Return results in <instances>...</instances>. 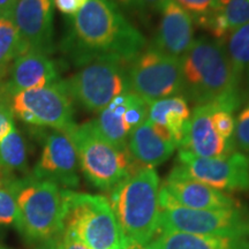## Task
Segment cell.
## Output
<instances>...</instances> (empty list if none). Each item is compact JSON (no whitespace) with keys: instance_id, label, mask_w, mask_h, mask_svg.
<instances>
[{"instance_id":"obj_13","label":"cell","mask_w":249,"mask_h":249,"mask_svg":"<svg viewBox=\"0 0 249 249\" xmlns=\"http://www.w3.org/2000/svg\"><path fill=\"white\" fill-rule=\"evenodd\" d=\"M149 104L132 91L117 96L92 120L96 129L118 149H128L129 134L148 119Z\"/></svg>"},{"instance_id":"obj_19","label":"cell","mask_w":249,"mask_h":249,"mask_svg":"<svg viewBox=\"0 0 249 249\" xmlns=\"http://www.w3.org/2000/svg\"><path fill=\"white\" fill-rule=\"evenodd\" d=\"M192 112L181 95L155 101L149 104L148 119L160 135L181 148L191 123Z\"/></svg>"},{"instance_id":"obj_4","label":"cell","mask_w":249,"mask_h":249,"mask_svg":"<svg viewBox=\"0 0 249 249\" xmlns=\"http://www.w3.org/2000/svg\"><path fill=\"white\" fill-rule=\"evenodd\" d=\"M66 189L53 182L21 179L17 198L18 230L31 241L48 242L65 230Z\"/></svg>"},{"instance_id":"obj_10","label":"cell","mask_w":249,"mask_h":249,"mask_svg":"<svg viewBox=\"0 0 249 249\" xmlns=\"http://www.w3.org/2000/svg\"><path fill=\"white\" fill-rule=\"evenodd\" d=\"M12 111L24 123L50 127L70 135L76 127L71 97L60 81L44 88L17 93L12 97Z\"/></svg>"},{"instance_id":"obj_15","label":"cell","mask_w":249,"mask_h":249,"mask_svg":"<svg viewBox=\"0 0 249 249\" xmlns=\"http://www.w3.org/2000/svg\"><path fill=\"white\" fill-rule=\"evenodd\" d=\"M160 194L188 209L213 210L238 207L234 198L194 179L180 164L176 165L165 179Z\"/></svg>"},{"instance_id":"obj_9","label":"cell","mask_w":249,"mask_h":249,"mask_svg":"<svg viewBox=\"0 0 249 249\" xmlns=\"http://www.w3.org/2000/svg\"><path fill=\"white\" fill-rule=\"evenodd\" d=\"M127 73L130 91L148 104L182 92L180 59L163 53L152 44L129 62Z\"/></svg>"},{"instance_id":"obj_2","label":"cell","mask_w":249,"mask_h":249,"mask_svg":"<svg viewBox=\"0 0 249 249\" xmlns=\"http://www.w3.org/2000/svg\"><path fill=\"white\" fill-rule=\"evenodd\" d=\"M181 96L196 105L217 103L234 112L241 105V75L233 67L222 42L195 39L180 58Z\"/></svg>"},{"instance_id":"obj_30","label":"cell","mask_w":249,"mask_h":249,"mask_svg":"<svg viewBox=\"0 0 249 249\" xmlns=\"http://www.w3.org/2000/svg\"><path fill=\"white\" fill-rule=\"evenodd\" d=\"M43 249H90L86 244H83L75 234L65 229L58 238L45 242Z\"/></svg>"},{"instance_id":"obj_29","label":"cell","mask_w":249,"mask_h":249,"mask_svg":"<svg viewBox=\"0 0 249 249\" xmlns=\"http://www.w3.org/2000/svg\"><path fill=\"white\" fill-rule=\"evenodd\" d=\"M196 21L205 17L218 6L219 0H174Z\"/></svg>"},{"instance_id":"obj_27","label":"cell","mask_w":249,"mask_h":249,"mask_svg":"<svg viewBox=\"0 0 249 249\" xmlns=\"http://www.w3.org/2000/svg\"><path fill=\"white\" fill-rule=\"evenodd\" d=\"M233 143L242 151L249 152V104L245 107L235 120Z\"/></svg>"},{"instance_id":"obj_11","label":"cell","mask_w":249,"mask_h":249,"mask_svg":"<svg viewBox=\"0 0 249 249\" xmlns=\"http://www.w3.org/2000/svg\"><path fill=\"white\" fill-rule=\"evenodd\" d=\"M179 164L189 176L217 191L249 189V157L232 152L219 158H203L186 150H179Z\"/></svg>"},{"instance_id":"obj_12","label":"cell","mask_w":249,"mask_h":249,"mask_svg":"<svg viewBox=\"0 0 249 249\" xmlns=\"http://www.w3.org/2000/svg\"><path fill=\"white\" fill-rule=\"evenodd\" d=\"M53 0H18L8 17L20 35L22 53L53 50Z\"/></svg>"},{"instance_id":"obj_14","label":"cell","mask_w":249,"mask_h":249,"mask_svg":"<svg viewBox=\"0 0 249 249\" xmlns=\"http://www.w3.org/2000/svg\"><path fill=\"white\" fill-rule=\"evenodd\" d=\"M33 177L59 187L75 188L79 186V158L70 134L59 130L49 134Z\"/></svg>"},{"instance_id":"obj_33","label":"cell","mask_w":249,"mask_h":249,"mask_svg":"<svg viewBox=\"0 0 249 249\" xmlns=\"http://www.w3.org/2000/svg\"><path fill=\"white\" fill-rule=\"evenodd\" d=\"M18 0H0V15H8Z\"/></svg>"},{"instance_id":"obj_16","label":"cell","mask_w":249,"mask_h":249,"mask_svg":"<svg viewBox=\"0 0 249 249\" xmlns=\"http://www.w3.org/2000/svg\"><path fill=\"white\" fill-rule=\"evenodd\" d=\"M213 103L196 105L192 112L186 139L179 150H186L203 158H219L234 152V143L223 139L211 121Z\"/></svg>"},{"instance_id":"obj_35","label":"cell","mask_w":249,"mask_h":249,"mask_svg":"<svg viewBox=\"0 0 249 249\" xmlns=\"http://www.w3.org/2000/svg\"><path fill=\"white\" fill-rule=\"evenodd\" d=\"M123 249H149L147 246L140 245L138 242L127 240V239L123 238Z\"/></svg>"},{"instance_id":"obj_34","label":"cell","mask_w":249,"mask_h":249,"mask_svg":"<svg viewBox=\"0 0 249 249\" xmlns=\"http://www.w3.org/2000/svg\"><path fill=\"white\" fill-rule=\"evenodd\" d=\"M117 5L123 6V7L127 9H134V8H140L138 0H113Z\"/></svg>"},{"instance_id":"obj_20","label":"cell","mask_w":249,"mask_h":249,"mask_svg":"<svg viewBox=\"0 0 249 249\" xmlns=\"http://www.w3.org/2000/svg\"><path fill=\"white\" fill-rule=\"evenodd\" d=\"M127 148L136 163L151 169L166 161L177 149L157 133L149 119L129 134Z\"/></svg>"},{"instance_id":"obj_22","label":"cell","mask_w":249,"mask_h":249,"mask_svg":"<svg viewBox=\"0 0 249 249\" xmlns=\"http://www.w3.org/2000/svg\"><path fill=\"white\" fill-rule=\"evenodd\" d=\"M27 165V147L23 136L15 127L0 141V171L13 173L24 170Z\"/></svg>"},{"instance_id":"obj_31","label":"cell","mask_w":249,"mask_h":249,"mask_svg":"<svg viewBox=\"0 0 249 249\" xmlns=\"http://www.w3.org/2000/svg\"><path fill=\"white\" fill-rule=\"evenodd\" d=\"M88 0H53V5L59 12L68 17H75L80 9L87 4Z\"/></svg>"},{"instance_id":"obj_26","label":"cell","mask_w":249,"mask_h":249,"mask_svg":"<svg viewBox=\"0 0 249 249\" xmlns=\"http://www.w3.org/2000/svg\"><path fill=\"white\" fill-rule=\"evenodd\" d=\"M211 121L216 129V132L227 141H233L234 134L235 120L233 118V111L223 105L213 103V111H211Z\"/></svg>"},{"instance_id":"obj_6","label":"cell","mask_w":249,"mask_h":249,"mask_svg":"<svg viewBox=\"0 0 249 249\" xmlns=\"http://www.w3.org/2000/svg\"><path fill=\"white\" fill-rule=\"evenodd\" d=\"M128 62L112 57L85 62L77 73L60 81L71 98L90 112H101L117 96L129 90Z\"/></svg>"},{"instance_id":"obj_8","label":"cell","mask_w":249,"mask_h":249,"mask_svg":"<svg viewBox=\"0 0 249 249\" xmlns=\"http://www.w3.org/2000/svg\"><path fill=\"white\" fill-rule=\"evenodd\" d=\"M160 231L249 238V216L240 208L201 210L174 203L160 192Z\"/></svg>"},{"instance_id":"obj_7","label":"cell","mask_w":249,"mask_h":249,"mask_svg":"<svg viewBox=\"0 0 249 249\" xmlns=\"http://www.w3.org/2000/svg\"><path fill=\"white\" fill-rule=\"evenodd\" d=\"M65 229L90 249H123V235L110 201L66 189Z\"/></svg>"},{"instance_id":"obj_32","label":"cell","mask_w":249,"mask_h":249,"mask_svg":"<svg viewBox=\"0 0 249 249\" xmlns=\"http://www.w3.org/2000/svg\"><path fill=\"white\" fill-rule=\"evenodd\" d=\"M140 8L149 7L155 11H161L169 0H138Z\"/></svg>"},{"instance_id":"obj_25","label":"cell","mask_w":249,"mask_h":249,"mask_svg":"<svg viewBox=\"0 0 249 249\" xmlns=\"http://www.w3.org/2000/svg\"><path fill=\"white\" fill-rule=\"evenodd\" d=\"M225 51L239 74L249 70V22L236 28L226 37Z\"/></svg>"},{"instance_id":"obj_36","label":"cell","mask_w":249,"mask_h":249,"mask_svg":"<svg viewBox=\"0 0 249 249\" xmlns=\"http://www.w3.org/2000/svg\"><path fill=\"white\" fill-rule=\"evenodd\" d=\"M0 249H8V248H6V247H4V246L0 245Z\"/></svg>"},{"instance_id":"obj_21","label":"cell","mask_w":249,"mask_h":249,"mask_svg":"<svg viewBox=\"0 0 249 249\" xmlns=\"http://www.w3.org/2000/svg\"><path fill=\"white\" fill-rule=\"evenodd\" d=\"M147 247L149 249H249V238L158 231Z\"/></svg>"},{"instance_id":"obj_18","label":"cell","mask_w":249,"mask_h":249,"mask_svg":"<svg viewBox=\"0 0 249 249\" xmlns=\"http://www.w3.org/2000/svg\"><path fill=\"white\" fill-rule=\"evenodd\" d=\"M161 18L152 45L163 53L180 59L194 43V20L174 0L161 9Z\"/></svg>"},{"instance_id":"obj_1","label":"cell","mask_w":249,"mask_h":249,"mask_svg":"<svg viewBox=\"0 0 249 249\" xmlns=\"http://www.w3.org/2000/svg\"><path fill=\"white\" fill-rule=\"evenodd\" d=\"M68 46L77 65L101 57L129 64L147 42L113 0H88L73 18Z\"/></svg>"},{"instance_id":"obj_23","label":"cell","mask_w":249,"mask_h":249,"mask_svg":"<svg viewBox=\"0 0 249 249\" xmlns=\"http://www.w3.org/2000/svg\"><path fill=\"white\" fill-rule=\"evenodd\" d=\"M20 35L8 15H0V79L9 64L22 54Z\"/></svg>"},{"instance_id":"obj_17","label":"cell","mask_w":249,"mask_h":249,"mask_svg":"<svg viewBox=\"0 0 249 249\" xmlns=\"http://www.w3.org/2000/svg\"><path fill=\"white\" fill-rule=\"evenodd\" d=\"M58 81L57 67L48 54L28 51L13 61L8 80L2 88L12 98L21 91L44 88Z\"/></svg>"},{"instance_id":"obj_28","label":"cell","mask_w":249,"mask_h":249,"mask_svg":"<svg viewBox=\"0 0 249 249\" xmlns=\"http://www.w3.org/2000/svg\"><path fill=\"white\" fill-rule=\"evenodd\" d=\"M14 113L12 111V98L0 86V141L14 128Z\"/></svg>"},{"instance_id":"obj_3","label":"cell","mask_w":249,"mask_h":249,"mask_svg":"<svg viewBox=\"0 0 249 249\" xmlns=\"http://www.w3.org/2000/svg\"><path fill=\"white\" fill-rule=\"evenodd\" d=\"M160 178L141 167L111 191L110 204L124 239L147 246L160 231Z\"/></svg>"},{"instance_id":"obj_37","label":"cell","mask_w":249,"mask_h":249,"mask_svg":"<svg viewBox=\"0 0 249 249\" xmlns=\"http://www.w3.org/2000/svg\"><path fill=\"white\" fill-rule=\"evenodd\" d=\"M248 74H249V70H248Z\"/></svg>"},{"instance_id":"obj_5","label":"cell","mask_w":249,"mask_h":249,"mask_svg":"<svg viewBox=\"0 0 249 249\" xmlns=\"http://www.w3.org/2000/svg\"><path fill=\"white\" fill-rule=\"evenodd\" d=\"M71 138L83 174L90 183L102 191H112L118 183L142 167L128 149H118L103 138L92 120L76 126Z\"/></svg>"},{"instance_id":"obj_24","label":"cell","mask_w":249,"mask_h":249,"mask_svg":"<svg viewBox=\"0 0 249 249\" xmlns=\"http://www.w3.org/2000/svg\"><path fill=\"white\" fill-rule=\"evenodd\" d=\"M20 181L13 173L0 171V225H11L15 222Z\"/></svg>"}]
</instances>
